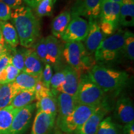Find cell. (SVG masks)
Returning a JSON list of instances; mask_svg holds the SVG:
<instances>
[{
    "mask_svg": "<svg viewBox=\"0 0 134 134\" xmlns=\"http://www.w3.org/2000/svg\"><path fill=\"white\" fill-rule=\"evenodd\" d=\"M47 47V63L54 66H58L61 61L63 48L58 38L53 36L46 38Z\"/></svg>",
    "mask_w": 134,
    "mask_h": 134,
    "instance_id": "ac0fdd59",
    "label": "cell"
},
{
    "mask_svg": "<svg viewBox=\"0 0 134 134\" xmlns=\"http://www.w3.org/2000/svg\"><path fill=\"white\" fill-rule=\"evenodd\" d=\"M99 26L100 31L105 38L106 36H111L112 34H113L116 31L118 26L108 23V22L100 21V23H99Z\"/></svg>",
    "mask_w": 134,
    "mask_h": 134,
    "instance_id": "e575fe53",
    "label": "cell"
},
{
    "mask_svg": "<svg viewBox=\"0 0 134 134\" xmlns=\"http://www.w3.org/2000/svg\"><path fill=\"white\" fill-rule=\"evenodd\" d=\"M125 32L119 30L108 38H104L94 52L95 60L108 63L118 59L124 52Z\"/></svg>",
    "mask_w": 134,
    "mask_h": 134,
    "instance_id": "277c9868",
    "label": "cell"
},
{
    "mask_svg": "<svg viewBox=\"0 0 134 134\" xmlns=\"http://www.w3.org/2000/svg\"><path fill=\"white\" fill-rule=\"evenodd\" d=\"M41 0H24V1L29 6V8L35 9Z\"/></svg>",
    "mask_w": 134,
    "mask_h": 134,
    "instance_id": "60d3db41",
    "label": "cell"
},
{
    "mask_svg": "<svg viewBox=\"0 0 134 134\" xmlns=\"http://www.w3.org/2000/svg\"><path fill=\"white\" fill-rule=\"evenodd\" d=\"M56 115L37 110L34 119L31 134H51L55 126Z\"/></svg>",
    "mask_w": 134,
    "mask_h": 134,
    "instance_id": "30bf717a",
    "label": "cell"
},
{
    "mask_svg": "<svg viewBox=\"0 0 134 134\" xmlns=\"http://www.w3.org/2000/svg\"><path fill=\"white\" fill-rule=\"evenodd\" d=\"M43 69V62L34 49L27 48L25 55L24 68L23 72L41 78Z\"/></svg>",
    "mask_w": 134,
    "mask_h": 134,
    "instance_id": "e0dca14e",
    "label": "cell"
},
{
    "mask_svg": "<svg viewBox=\"0 0 134 134\" xmlns=\"http://www.w3.org/2000/svg\"><path fill=\"white\" fill-rule=\"evenodd\" d=\"M108 112V108L104 103L88 119L75 133L80 134H97L100 122Z\"/></svg>",
    "mask_w": 134,
    "mask_h": 134,
    "instance_id": "8fae6325",
    "label": "cell"
},
{
    "mask_svg": "<svg viewBox=\"0 0 134 134\" xmlns=\"http://www.w3.org/2000/svg\"><path fill=\"white\" fill-rule=\"evenodd\" d=\"M119 24L125 27L134 25V0H122L120 9Z\"/></svg>",
    "mask_w": 134,
    "mask_h": 134,
    "instance_id": "ffe728a7",
    "label": "cell"
},
{
    "mask_svg": "<svg viewBox=\"0 0 134 134\" xmlns=\"http://www.w3.org/2000/svg\"><path fill=\"white\" fill-rule=\"evenodd\" d=\"M57 119H56L55 126L62 122L66 117L71 114L77 104L74 97L67 94L60 93L57 98Z\"/></svg>",
    "mask_w": 134,
    "mask_h": 134,
    "instance_id": "5bb4252c",
    "label": "cell"
},
{
    "mask_svg": "<svg viewBox=\"0 0 134 134\" xmlns=\"http://www.w3.org/2000/svg\"><path fill=\"white\" fill-rule=\"evenodd\" d=\"M103 0H76L70 12L71 18L85 17L88 19H96L100 14Z\"/></svg>",
    "mask_w": 134,
    "mask_h": 134,
    "instance_id": "9c48e42d",
    "label": "cell"
},
{
    "mask_svg": "<svg viewBox=\"0 0 134 134\" xmlns=\"http://www.w3.org/2000/svg\"><path fill=\"white\" fill-rule=\"evenodd\" d=\"M26 50V48L17 49L16 48H13L9 46V52L11 55V64L21 71H23L24 68Z\"/></svg>",
    "mask_w": 134,
    "mask_h": 134,
    "instance_id": "4316f807",
    "label": "cell"
},
{
    "mask_svg": "<svg viewBox=\"0 0 134 134\" xmlns=\"http://www.w3.org/2000/svg\"><path fill=\"white\" fill-rule=\"evenodd\" d=\"M97 134H118L116 125L110 117H105L100 122Z\"/></svg>",
    "mask_w": 134,
    "mask_h": 134,
    "instance_id": "4dcf8cb0",
    "label": "cell"
},
{
    "mask_svg": "<svg viewBox=\"0 0 134 134\" xmlns=\"http://www.w3.org/2000/svg\"><path fill=\"white\" fill-rule=\"evenodd\" d=\"M19 91L13 82L0 84V109L9 105L13 99Z\"/></svg>",
    "mask_w": 134,
    "mask_h": 134,
    "instance_id": "603a6c76",
    "label": "cell"
},
{
    "mask_svg": "<svg viewBox=\"0 0 134 134\" xmlns=\"http://www.w3.org/2000/svg\"><path fill=\"white\" fill-rule=\"evenodd\" d=\"M19 109L11 105L0 109V134H8L13 119Z\"/></svg>",
    "mask_w": 134,
    "mask_h": 134,
    "instance_id": "7402d4cb",
    "label": "cell"
},
{
    "mask_svg": "<svg viewBox=\"0 0 134 134\" xmlns=\"http://www.w3.org/2000/svg\"><path fill=\"white\" fill-rule=\"evenodd\" d=\"M89 77L104 92H114L123 88L129 80V75L119 71L95 65L88 72Z\"/></svg>",
    "mask_w": 134,
    "mask_h": 134,
    "instance_id": "7a4b0ae2",
    "label": "cell"
},
{
    "mask_svg": "<svg viewBox=\"0 0 134 134\" xmlns=\"http://www.w3.org/2000/svg\"><path fill=\"white\" fill-rule=\"evenodd\" d=\"M0 43H4V40H3V36H2V34H1V30H0Z\"/></svg>",
    "mask_w": 134,
    "mask_h": 134,
    "instance_id": "ee69618b",
    "label": "cell"
},
{
    "mask_svg": "<svg viewBox=\"0 0 134 134\" xmlns=\"http://www.w3.org/2000/svg\"><path fill=\"white\" fill-rule=\"evenodd\" d=\"M37 110L50 115H57V100L56 97L50 96L40 99L36 103Z\"/></svg>",
    "mask_w": 134,
    "mask_h": 134,
    "instance_id": "484cf974",
    "label": "cell"
},
{
    "mask_svg": "<svg viewBox=\"0 0 134 134\" xmlns=\"http://www.w3.org/2000/svg\"><path fill=\"white\" fill-rule=\"evenodd\" d=\"M110 1H114V2L118 3H120V4H121V3H122V0H110Z\"/></svg>",
    "mask_w": 134,
    "mask_h": 134,
    "instance_id": "f6af8a7d",
    "label": "cell"
},
{
    "mask_svg": "<svg viewBox=\"0 0 134 134\" xmlns=\"http://www.w3.org/2000/svg\"><path fill=\"white\" fill-rule=\"evenodd\" d=\"M51 134H65V133H63V132H62L59 129L57 128V127L55 126L54 129H53V131L52 132Z\"/></svg>",
    "mask_w": 134,
    "mask_h": 134,
    "instance_id": "7bdbcfd3",
    "label": "cell"
},
{
    "mask_svg": "<svg viewBox=\"0 0 134 134\" xmlns=\"http://www.w3.org/2000/svg\"><path fill=\"white\" fill-rule=\"evenodd\" d=\"M62 55L68 66L73 68L80 76L89 71L93 65V60L81 42H68L63 48Z\"/></svg>",
    "mask_w": 134,
    "mask_h": 134,
    "instance_id": "3957f363",
    "label": "cell"
},
{
    "mask_svg": "<svg viewBox=\"0 0 134 134\" xmlns=\"http://www.w3.org/2000/svg\"><path fill=\"white\" fill-rule=\"evenodd\" d=\"M34 50L41 61L46 64L47 53L46 38L42 37L39 41H38L35 44Z\"/></svg>",
    "mask_w": 134,
    "mask_h": 134,
    "instance_id": "d6a6232c",
    "label": "cell"
},
{
    "mask_svg": "<svg viewBox=\"0 0 134 134\" xmlns=\"http://www.w3.org/2000/svg\"><path fill=\"white\" fill-rule=\"evenodd\" d=\"M41 78L33 76L24 72H21L13 83L20 91L21 90H34V88Z\"/></svg>",
    "mask_w": 134,
    "mask_h": 134,
    "instance_id": "d4e9b609",
    "label": "cell"
},
{
    "mask_svg": "<svg viewBox=\"0 0 134 134\" xmlns=\"http://www.w3.org/2000/svg\"><path fill=\"white\" fill-rule=\"evenodd\" d=\"M0 30L4 42L11 47L16 48L19 41L14 26L9 22L0 21Z\"/></svg>",
    "mask_w": 134,
    "mask_h": 134,
    "instance_id": "44dd1931",
    "label": "cell"
},
{
    "mask_svg": "<svg viewBox=\"0 0 134 134\" xmlns=\"http://www.w3.org/2000/svg\"><path fill=\"white\" fill-rule=\"evenodd\" d=\"M98 106L77 104L73 112L57 126L65 134H73L99 108Z\"/></svg>",
    "mask_w": 134,
    "mask_h": 134,
    "instance_id": "8992f818",
    "label": "cell"
},
{
    "mask_svg": "<svg viewBox=\"0 0 134 134\" xmlns=\"http://www.w3.org/2000/svg\"><path fill=\"white\" fill-rule=\"evenodd\" d=\"M11 64V55L9 52V46H8V52L6 54L0 58V73L8 66Z\"/></svg>",
    "mask_w": 134,
    "mask_h": 134,
    "instance_id": "74e56055",
    "label": "cell"
},
{
    "mask_svg": "<svg viewBox=\"0 0 134 134\" xmlns=\"http://www.w3.org/2000/svg\"><path fill=\"white\" fill-rule=\"evenodd\" d=\"M65 70V79L62 85L57 90V93H63L76 98L80 81V76L77 72L70 66H66Z\"/></svg>",
    "mask_w": 134,
    "mask_h": 134,
    "instance_id": "9a60e30c",
    "label": "cell"
},
{
    "mask_svg": "<svg viewBox=\"0 0 134 134\" xmlns=\"http://www.w3.org/2000/svg\"><path fill=\"white\" fill-rule=\"evenodd\" d=\"M8 52V46L5 43H0V58L6 54Z\"/></svg>",
    "mask_w": 134,
    "mask_h": 134,
    "instance_id": "b9f144b4",
    "label": "cell"
},
{
    "mask_svg": "<svg viewBox=\"0 0 134 134\" xmlns=\"http://www.w3.org/2000/svg\"><path fill=\"white\" fill-rule=\"evenodd\" d=\"M89 31L85 39V47L90 55L94 54L95 51L104 38L100 31L96 19H89Z\"/></svg>",
    "mask_w": 134,
    "mask_h": 134,
    "instance_id": "4fadbf2b",
    "label": "cell"
},
{
    "mask_svg": "<svg viewBox=\"0 0 134 134\" xmlns=\"http://www.w3.org/2000/svg\"><path fill=\"white\" fill-rule=\"evenodd\" d=\"M11 9L9 6L0 1V21H7L11 19Z\"/></svg>",
    "mask_w": 134,
    "mask_h": 134,
    "instance_id": "8d00e7d4",
    "label": "cell"
},
{
    "mask_svg": "<svg viewBox=\"0 0 134 134\" xmlns=\"http://www.w3.org/2000/svg\"><path fill=\"white\" fill-rule=\"evenodd\" d=\"M114 117L120 123L127 124L134 122V107L132 100L128 97H122L117 101Z\"/></svg>",
    "mask_w": 134,
    "mask_h": 134,
    "instance_id": "7c38bea8",
    "label": "cell"
},
{
    "mask_svg": "<svg viewBox=\"0 0 134 134\" xmlns=\"http://www.w3.org/2000/svg\"><path fill=\"white\" fill-rule=\"evenodd\" d=\"M123 133L124 134H134V122L124 125Z\"/></svg>",
    "mask_w": 134,
    "mask_h": 134,
    "instance_id": "ab89813d",
    "label": "cell"
},
{
    "mask_svg": "<svg viewBox=\"0 0 134 134\" xmlns=\"http://www.w3.org/2000/svg\"><path fill=\"white\" fill-rule=\"evenodd\" d=\"M104 92L91 80L88 74L80 77L79 85L76 98L80 104L98 106L104 103Z\"/></svg>",
    "mask_w": 134,
    "mask_h": 134,
    "instance_id": "5b68a950",
    "label": "cell"
},
{
    "mask_svg": "<svg viewBox=\"0 0 134 134\" xmlns=\"http://www.w3.org/2000/svg\"><path fill=\"white\" fill-rule=\"evenodd\" d=\"M65 79V73L64 69L56 72L54 75H53L51 81H50V88L54 96L57 97V96L58 93L57 92V90L64 83Z\"/></svg>",
    "mask_w": 134,
    "mask_h": 134,
    "instance_id": "1f68e13d",
    "label": "cell"
},
{
    "mask_svg": "<svg viewBox=\"0 0 134 134\" xmlns=\"http://www.w3.org/2000/svg\"><path fill=\"white\" fill-rule=\"evenodd\" d=\"M0 1L5 3L13 9L21 6L23 3V0H0Z\"/></svg>",
    "mask_w": 134,
    "mask_h": 134,
    "instance_id": "f35d334b",
    "label": "cell"
},
{
    "mask_svg": "<svg viewBox=\"0 0 134 134\" xmlns=\"http://www.w3.org/2000/svg\"><path fill=\"white\" fill-rule=\"evenodd\" d=\"M71 19L69 11H65L56 16L52 23V33L57 38H62Z\"/></svg>",
    "mask_w": 134,
    "mask_h": 134,
    "instance_id": "d6986e66",
    "label": "cell"
},
{
    "mask_svg": "<svg viewBox=\"0 0 134 134\" xmlns=\"http://www.w3.org/2000/svg\"><path fill=\"white\" fill-rule=\"evenodd\" d=\"M53 76V70L52 67L48 63H46L45 67L43 68L42 74L41 81H42L43 85L47 88H50V81H51L52 77Z\"/></svg>",
    "mask_w": 134,
    "mask_h": 134,
    "instance_id": "d590c367",
    "label": "cell"
},
{
    "mask_svg": "<svg viewBox=\"0 0 134 134\" xmlns=\"http://www.w3.org/2000/svg\"><path fill=\"white\" fill-rule=\"evenodd\" d=\"M34 91L36 94V99L37 100H39L40 99L43 98V97L54 96L50 88H48L43 85L42 81L40 80L36 84L34 88Z\"/></svg>",
    "mask_w": 134,
    "mask_h": 134,
    "instance_id": "836d02e7",
    "label": "cell"
},
{
    "mask_svg": "<svg viewBox=\"0 0 134 134\" xmlns=\"http://www.w3.org/2000/svg\"><path fill=\"white\" fill-rule=\"evenodd\" d=\"M123 53L131 61L134 60V35L129 31L125 32Z\"/></svg>",
    "mask_w": 134,
    "mask_h": 134,
    "instance_id": "f546056e",
    "label": "cell"
},
{
    "mask_svg": "<svg viewBox=\"0 0 134 134\" xmlns=\"http://www.w3.org/2000/svg\"><path fill=\"white\" fill-rule=\"evenodd\" d=\"M56 1L57 0H41L35 8L37 16L39 18L52 16Z\"/></svg>",
    "mask_w": 134,
    "mask_h": 134,
    "instance_id": "83f0119b",
    "label": "cell"
},
{
    "mask_svg": "<svg viewBox=\"0 0 134 134\" xmlns=\"http://www.w3.org/2000/svg\"><path fill=\"white\" fill-rule=\"evenodd\" d=\"M36 103H32L19 109L13 119L8 134H24L31 125Z\"/></svg>",
    "mask_w": 134,
    "mask_h": 134,
    "instance_id": "ba28073f",
    "label": "cell"
},
{
    "mask_svg": "<svg viewBox=\"0 0 134 134\" xmlns=\"http://www.w3.org/2000/svg\"><path fill=\"white\" fill-rule=\"evenodd\" d=\"M121 4L110 0H103L100 6V21L108 22L116 26L119 24L120 9Z\"/></svg>",
    "mask_w": 134,
    "mask_h": 134,
    "instance_id": "2e32d148",
    "label": "cell"
},
{
    "mask_svg": "<svg viewBox=\"0 0 134 134\" xmlns=\"http://www.w3.org/2000/svg\"><path fill=\"white\" fill-rule=\"evenodd\" d=\"M21 71L11 64L8 65L0 73V84H7L14 81L17 76L21 73Z\"/></svg>",
    "mask_w": 134,
    "mask_h": 134,
    "instance_id": "f1b7e54d",
    "label": "cell"
},
{
    "mask_svg": "<svg viewBox=\"0 0 134 134\" xmlns=\"http://www.w3.org/2000/svg\"><path fill=\"white\" fill-rule=\"evenodd\" d=\"M74 134H80V133H75Z\"/></svg>",
    "mask_w": 134,
    "mask_h": 134,
    "instance_id": "bcb514c9",
    "label": "cell"
},
{
    "mask_svg": "<svg viewBox=\"0 0 134 134\" xmlns=\"http://www.w3.org/2000/svg\"><path fill=\"white\" fill-rule=\"evenodd\" d=\"M62 38L66 43L85 41L89 31V23L81 17H73Z\"/></svg>",
    "mask_w": 134,
    "mask_h": 134,
    "instance_id": "52a82bcc",
    "label": "cell"
},
{
    "mask_svg": "<svg viewBox=\"0 0 134 134\" xmlns=\"http://www.w3.org/2000/svg\"><path fill=\"white\" fill-rule=\"evenodd\" d=\"M11 18L18 33L20 44L26 48L34 46L41 35V23L31 8L21 6L14 9Z\"/></svg>",
    "mask_w": 134,
    "mask_h": 134,
    "instance_id": "6da1fadb",
    "label": "cell"
},
{
    "mask_svg": "<svg viewBox=\"0 0 134 134\" xmlns=\"http://www.w3.org/2000/svg\"><path fill=\"white\" fill-rule=\"evenodd\" d=\"M36 100L34 90H21L17 93L10 105L16 109H21L31 104Z\"/></svg>",
    "mask_w": 134,
    "mask_h": 134,
    "instance_id": "cb8c5ba5",
    "label": "cell"
}]
</instances>
